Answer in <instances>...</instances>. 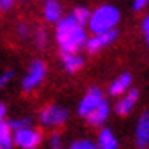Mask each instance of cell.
I'll return each instance as SVG.
<instances>
[{"mask_svg": "<svg viewBox=\"0 0 149 149\" xmlns=\"http://www.w3.org/2000/svg\"><path fill=\"white\" fill-rule=\"evenodd\" d=\"M87 29L86 26L74 22L69 15H64L55 24L53 40L60 53H80L87 40Z\"/></svg>", "mask_w": 149, "mask_h": 149, "instance_id": "1", "label": "cell"}, {"mask_svg": "<svg viewBox=\"0 0 149 149\" xmlns=\"http://www.w3.org/2000/svg\"><path fill=\"white\" fill-rule=\"evenodd\" d=\"M122 20V13L115 4H100L89 11L86 29L87 33H106L116 29Z\"/></svg>", "mask_w": 149, "mask_h": 149, "instance_id": "2", "label": "cell"}, {"mask_svg": "<svg viewBox=\"0 0 149 149\" xmlns=\"http://www.w3.org/2000/svg\"><path fill=\"white\" fill-rule=\"evenodd\" d=\"M36 120L44 129H49V131L60 129L69 120V109L62 104H47L38 111Z\"/></svg>", "mask_w": 149, "mask_h": 149, "instance_id": "3", "label": "cell"}, {"mask_svg": "<svg viewBox=\"0 0 149 149\" xmlns=\"http://www.w3.org/2000/svg\"><path fill=\"white\" fill-rule=\"evenodd\" d=\"M46 78H47V64L42 58H35L29 62L24 77H22L20 87L24 93H33L46 82Z\"/></svg>", "mask_w": 149, "mask_h": 149, "instance_id": "4", "label": "cell"}, {"mask_svg": "<svg viewBox=\"0 0 149 149\" xmlns=\"http://www.w3.org/2000/svg\"><path fill=\"white\" fill-rule=\"evenodd\" d=\"M42 140H44V135L35 124L13 131V144L18 149H38Z\"/></svg>", "mask_w": 149, "mask_h": 149, "instance_id": "5", "label": "cell"}, {"mask_svg": "<svg viewBox=\"0 0 149 149\" xmlns=\"http://www.w3.org/2000/svg\"><path fill=\"white\" fill-rule=\"evenodd\" d=\"M118 35H120L118 27L111 29V31H106V33H91V35H87L84 49L89 55H98V53H102V51H106L113 46L118 40Z\"/></svg>", "mask_w": 149, "mask_h": 149, "instance_id": "6", "label": "cell"}, {"mask_svg": "<svg viewBox=\"0 0 149 149\" xmlns=\"http://www.w3.org/2000/svg\"><path fill=\"white\" fill-rule=\"evenodd\" d=\"M106 100H107L106 93H104L98 86H91L84 95H82V98L78 102V107H77L78 116L80 118H86L91 111H95L98 106H102Z\"/></svg>", "mask_w": 149, "mask_h": 149, "instance_id": "7", "label": "cell"}, {"mask_svg": "<svg viewBox=\"0 0 149 149\" xmlns=\"http://www.w3.org/2000/svg\"><path fill=\"white\" fill-rule=\"evenodd\" d=\"M138 102H140V91L136 87H129L124 95L116 96L113 111L118 116H129L135 111V107L138 106Z\"/></svg>", "mask_w": 149, "mask_h": 149, "instance_id": "8", "label": "cell"}, {"mask_svg": "<svg viewBox=\"0 0 149 149\" xmlns=\"http://www.w3.org/2000/svg\"><path fill=\"white\" fill-rule=\"evenodd\" d=\"M129 87H133V74H131L129 71H124V73H120L118 77H115L113 80L109 82V86H107V95L113 96V98H116V96L124 95Z\"/></svg>", "mask_w": 149, "mask_h": 149, "instance_id": "9", "label": "cell"}, {"mask_svg": "<svg viewBox=\"0 0 149 149\" xmlns=\"http://www.w3.org/2000/svg\"><path fill=\"white\" fill-rule=\"evenodd\" d=\"M109 115H111V106H109V102L106 100L102 106H98L95 111H91L84 120L87 122V125H91V127H95V129H100V127H104V125L107 124Z\"/></svg>", "mask_w": 149, "mask_h": 149, "instance_id": "10", "label": "cell"}, {"mask_svg": "<svg viewBox=\"0 0 149 149\" xmlns=\"http://www.w3.org/2000/svg\"><path fill=\"white\" fill-rule=\"evenodd\" d=\"M135 144L138 149H147L149 146V113L144 111L140 115L135 127Z\"/></svg>", "mask_w": 149, "mask_h": 149, "instance_id": "11", "label": "cell"}, {"mask_svg": "<svg viewBox=\"0 0 149 149\" xmlns=\"http://www.w3.org/2000/svg\"><path fill=\"white\" fill-rule=\"evenodd\" d=\"M42 18L46 24H51L55 26L58 20L64 17V7L62 4L58 2V0H46V2L42 4Z\"/></svg>", "mask_w": 149, "mask_h": 149, "instance_id": "12", "label": "cell"}, {"mask_svg": "<svg viewBox=\"0 0 149 149\" xmlns=\"http://www.w3.org/2000/svg\"><path fill=\"white\" fill-rule=\"evenodd\" d=\"M96 149H120V142H118V136L115 135L113 129L109 127H100L98 129V136H96Z\"/></svg>", "mask_w": 149, "mask_h": 149, "instance_id": "13", "label": "cell"}, {"mask_svg": "<svg viewBox=\"0 0 149 149\" xmlns=\"http://www.w3.org/2000/svg\"><path fill=\"white\" fill-rule=\"evenodd\" d=\"M60 60H62V68L65 73L69 74H74L82 71V68H84V56H82L80 53H60Z\"/></svg>", "mask_w": 149, "mask_h": 149, "instance_id": "14", "label": "cell"}, {"mask_svg": "<svg viewBox=\"0 0 149 149\" xmlns=\"http://www.w3.org/2000/svg\"><path fill=\"white\" fill-rule=\"evenodd\" d=\"M31 40L38 49H46L49 46V31L46 27H35L31 33Z\"/></svg>", "mask_w": 149, "mask_h": 149, "instance_id": "15", "label": "cell"}, {"mask_svg": "<svg viewBox=\"0 0 149 149\" xmlns=\"http://www.w3.org/2000/svg\"><path fill=\"white\" fill-rule=\"evenodd\" d=\"M15 144H13V131L11 127L6 124L0 125V149H13Z\"/></svg>", "mask_w": 149, "mask_h": 149, "instance_id": "16", "label": "cell"}, {"mask_svg": "<svg viewBox=\"0 0 149 149\" xmlns=\"http://www.w3.org/2000/svg\"><path fill=\"white\" fill-rule=\"evenodd\" d=\"M89 7H86V6H74L73 9L69 11V17L74 20V22H78V24H82V26H86L87 24V18H89Z\"/></svg>", "mask_w": 149, "mask_h": 149, "instance_id": "17", "label": "cell"}, {"mask_svg": "<svg viewBox=\"0 0 149 149\" xmlns=\"http://www.w3.org/2000/svg\"><path fill=\"white\" fill-rule=\"evenodd\" d=\"M31 124H35V120H33V116H29V115H20L17 118L7 120V125L11 127V131L20 129V127H26V125H31Z\"/></svg>", "mask_w": 149, "mask_h": 149, "instance_id": "18", "label": "cell"}, {"mask_svg": "<svg viewBox=\"0 0 149 149\" xmlns=\"http://www.w3.org/2000/svg\"><path fill=\"white\" fill-rule=\"evenodd\" d=\"M47 147L49 149H64L65 147L64 135H62V133H58V129H55L49 135V138H47Z\"/></svg>", "mask_w": 149, "mask_h": 149, "instance_id": "19", "label": "cell"}, {"mask_svg": "<svg viewBox=\"0 0 149 149\" xmlns=\"http://www.w3.org/2000/svg\"><path fill=\"white\" fill-rule=\"evenodd\" d=\"M31 33H33V27L31 24H27V22H18L17 26H15V35L18 36L20 40H27V38H31Z\"/></svg>", "mask_w": 149, "mask_h": 149, "instance_id": "20", "label": "cell"}, {"mask_svg": "<svg viewBox=\"0 0 149 149\" xmlns=\"http://www.w3.org/2000/svg\"><path fill=\"white\" fill-rule=\"evenodd\" d=\"M68 149H96V142L91 138H77L68 146Z\"/></svg>", "mask_w": 149, "mask_h": 149, "instance_id": "21", "label": "cell"}, {"mask_svg": "<svg viewBox=\"0 0 149 149\" xmlns=\"http://www.w3.org/2000/svg\"><path fill=\"white\" fill-rule=\"evenodd\" d=\"M15 80V69H6L0 73V89L9 87V84Z\"/></svg>", "mask_w": 149, "mask_h": 149, "instance_id": "22", "label": "cell"}, {"mask_svg": "<svg viewBox=\"0 0 149 149\" xmlns=\"http://www.w3.org/2000/svg\"><path fill=\"white\" fill-rule=\"evenodd\" d=\"M17 0H0V13L2 15H7V13H11L15 7H17Z\"/></svg>", "mask_w": 149, "mask_h": 149, "instance_id": "23", "label": "cell"}, {"mask_svg": "<svg viewBox=\"0 0 149 149\" xmlns=\"http://www.w3.org/2000/svg\"><path fill=\"white\" fill-rule=\"evenodd\" d=\"M140 35H142L144 42L147 44L149 42V17H147V15H144L142 22H140Z\"/></svg>", "mask_w": 149, "mask_h": 149, "instance_id": "24", "label": "cell"}, {"mask_svg": "<svg viewBox=\"0 0 149 149\" xmlns=\"http://www.w3.org/2000/svg\"><path fill=\"white\" fill-rule=\"evenodd\" d=\"M147 4H149V0H133L131 7H133V11H135V13H142L147 7Z\"/></svg>", "mask_w": 149, "mask_h": 149, "instance_id": "25", "label": "cell"}, {"mask_svg": "<svg viewBox=\"0 0 149 149\" xmlns=\"http://www.w3.org/2000/svg\"><path fill=\"white\" fill-rule=\"evenodd\" d=\"M7 122V106L4 102H0V125Z\"/></svg>", "mask_w": 149, "mask_h": 149, "instance_id": "26", "label": "cell"}, {"mask_svg": "<svg viewBox=\"0 0 149 149\" xmlns=\"http://www.w3.org/2000/svg\"><path fill=\"white\" fill-rule=\"evenodd\" d=\"M17 2H29V0H17Z\"/></svg>", "mask_w": 149, "mask_h": 149, "instance_id": "27", "label": "cell"}, {"mask_svg": "<svg viewBox=\"0 0 149 149\" xmlns=\"http://www.w3.org/2000/svg\"><path fill=\"white\" fill-rule=\"evenodd\" d=\"M42 2H46V0H42Z\"/></svg>", "mask_w": 149, "mask_h": 149, "instance_id": "28", "label": "cell"}]
</instances>
